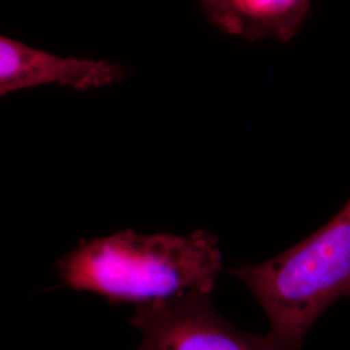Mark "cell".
Returning a JSON list of instances; mask_svg holds the SVG:
<instances>
[{
  "instance_id": "cell-4",
  "label": "cell",
  "mask_w": 350,
  "mask_h": 350,
  "mask_svg": "<svg viewBox=\"0 0 350 350\" xmlns=\"http://www.w3.org/2000/svg\"><path fill=\"white\" fill-rule=\"evenodd\" d=\"M127 70L105 60H81L34 50L11 38H0V95L59 85L85 91L120 82Z\"/></svg>"
},
{
  "instance_id": "cell-2",
  "label": "cell",
  "mask_w": 350,
  "mask_h": 350,
  "mask_svg": "<svg viewBox=\"0 0 350 350\" xmlns=\"http://www.w3.org/2000/svg\"><path fill=\"white\" fill-rule=\"evenodd\" d=\"M262 308L278 350H300L314 323L350 297V198L312 235L271 260L230 270Z\"/></svg>"
},
{
  "instance_id": "cell-5",
  "label": "cell",
  "mask_w": 350,
  "mask_h": 350,
  "mask_svg": "<svg viewBox=\"0 0 350 350\" xmlns=\"http://www.w3.org/2000/svg\"><path fill=\"white\" fill-rule=\"evenodd\" d=\"M310 0H201L205 18L219 31L250 42L287 43L300 33Z\"/></svg>"
},
{
  "instance_id": "cell-1",
  "label": "cell",
  "mask_w": 350,
  "mask_h": 350,
  "mask_svg": "<svg viewBox=\"0 0 350 350\" xmlns=\"http://www.w3.org/2000/svg\"><path fill=\"white\" fill-rule=\"evenodd\" d=\"M221 271L218 239L205 230L186 237L118 231L81 241L57 263L66 287L137 308L189 293L212 295Z\"/></svg>"
},
{
  "instance_id": "cell-3",
  "label": "cell",
  "mask_w": 350,
  "mask_h": 350,
  "mask_svg": "<svg viewBox=\"0 0 350 350\" xmlns=\"http://www.w3.org/2000/svg\"><path fill=\"white\" fill-rule=\"evenodd\" d=\"M131 325L140 334L138 350H278L269 335L228 322L206 293L138 306Z\"/></svg>"
}]
</instances>
